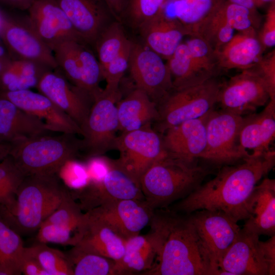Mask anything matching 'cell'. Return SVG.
<instances>
[{
  "label": "cell",
  "instance_id": "6da1fadb",
  "mask_svg": "<svg viewBox=\"0 0 275 275\" xmlns=\"http://www.w3.org/2000/svg\"><path fill=\"white\" fill-rule=\"evenodd\" d=\"M242 161L237 165L223 167L213 179L169 208L184 214L203 209L216 210L237 222L245 221L255 186L274 166L275 152L269 150L260 155H251Z\"/></svg>",
  "mask_w": 275,
  "mask_h": 275
},
{
  "label": "cell",
  "instance_id": "7a4b0ae2",
  "mask_svg": "<svg viewBox=\"0 0 275 275\" xmlns=\"http://www.w3.org/2000/svg\"><path fill=\"white\" fill-rule=\"evenodd\" d=\"M157 244L152 268L145 275H209L188 214L169 207L154 210L149 224Z\"/></svg>",
  "mask_w": 275,
  "mask_h": 275
},
{
  "label": "cell",
  "instance_id": "3957f363",
  "mask_svg": "<svg viewBox=\"0 0 275 275\" xmlns=\"http://www.w3.org/2000/svg\"><path fill=\"white\" fill-rule=\"evenodd\" d=\"M210 172L198 164V158L184 159L166 151L144 173L140 184L152 209L165 208L188 196Z\"/></svg>",
  "mask_w": 275,
  "mask_h": 275
},
{
  "label": "cell",
  "instance_id": "277c9868",
  "mask_svg": "<svg viewBox=\"0 0 275 275\" xmlns=\"http://www.w3.org/2000/svg\"><path fill=\"white\" fill-rule=\"evenodd\" d=\"M66 189L57 174L26 176L14 205H0V216L20 235L31 233L57 209Z\"/></svg>",
  "mask_w": 275,
  "mask_h": 275
},
{
  "label": "cell",
  "instance_id": "5b68a950",
  "mask_svg": "<svg viewBox=\"0 0 275 275\" xmlns=\"http://www.w3.org/2000/svg\"><path fill=\"white\" fill-rule=\"evenodd\" d=\"M60 133L12 143L10 154L25 176L57 174L68 161L80 154V140Z\"/></svg>",
  "mask_w": 275,
  "mask_h": 275
},
{
  "label": "cell",
  "instance_id": "8992f818",
  "mask_svg": "<svg viewBox=\"0 0 275 275\" xmlns=\"http://www.w3.org/2000/svg\"><path fill=\"white\" fill-rule=\"evenodd\" d=\"M222 86L215 77L194 86L174 89L158 105L157 132L201 118L213 109Z\"/></svg>",
  "mask_w": 275,
  "mask_h": 275
},
{
  "label": "cell",
  "instance_id": "52a82bcc",
  "mask_svg": "<svg viewBox=\"0 0 275 275\" xmlns=\"http://www.w3.org/2000/svg\"><path fill=\"white\" fill-rule=\"evenodd\" d=\"M188 214L209 275H219L222 260L241 229L238 222L216 210L203 209Z\"/></svg>",
  "mask_w": 275,
  "mask_h": 275
},
{
  "label": "cell",
  "instance_id": "ba28073f",
  "mask_svg": "<svg viewBox=\"0 0 275 275\" xmlns=\"http://www.w3.org/2000/svg\"><path fill=\"white\" fill-rule=\"evenodd\" d=\"M120 90L103 89L95 99L89 114L81 127L80 154L88 158L102 156L114 149L118 130L117 107L121 99Z\"/></svg>",
  "mask_w": 275,
  "mask_h": 275
},
{
  "label": "cell",
  "instance_id": "9c48e42d",
  "mask_svg": "<svg viewBox=\"0 0 275 275\" xmlns=\"http://www.w3.org/2000/svg\"><path fill=\"white\" fill-rule=\"evenodd\" d=\"M259 236L240 229L222 260L219 275L275 274V235L265 241Z\"/></svg>",
  "mask_w": 275,
  "mask_h": 275
},
{
  "label": "cell",
  "instance_id": "30bf717a",
  "mask_svg": "<svg viewBox=\"0 0 275 275\" xmlns=\"http://www.w3.org/2000/svg\"><path fill=\"white\" fill-rule=\"evenodd\" d=\"M242 121V116L211 110L206 120L205 148L199 158L215 164L228 165L250 156L239 145Z\"/></svg>",
  "mask_w": 275,
  "mask_h": 275
},
{
  "label": "cell",
  "instance_id": "8fae6325",
  "mask_svg": "<svg viewBox=\"0 0 275 275\" xmlns=\"http://www.w3.org/2000/svg\"><path fill=\"white\" fill-rule=\"evenodd\" d=\"M52 52L59 70L94 101L103 91L99 84L103 78L99 62L89 45L68 41L57 45Z\"/></svg>",
  "mask_w": 275,
  "mask_h": 275
},
{
  "label": "cell",
  "instance_id": "7c38bea8",
  "mask_svg": "<svg viewBox=\"0 0 275 275\" xmlns=\"http://www.w3.org/2000/svg\"><path fill=\"white\" fill-rule=\"evenodd\" d=\"M151 123L117 136L114 149L119 151L117 163L140 182L144 173L165 151L162 138Z\"/></svg>",
  "mask_w": 275,
  "mask_h": 275
},
{
  "label": "cell",
  "instance_id": "4fadbf2b",
  "mask_svg": "<svg viewBox=\"0 0 275 275\" xmlns=\"http://www.w3.org/2000/svg\"><path fill=\"white\" fill-rule=\"evenodd\" d=\"M128 68L136 88L144 92L157 106L174 90L167 64L143 44L132 41Z\"/></svg>",
  "mask_w": 275,
  "mask_h": 275
},
{
  "label": "cell",
  "instance_id": "5bb4252c",
  "mask_svg": "<svg viewBox=\"0 0 275 275\" xmlns=\"http://www.w3.org/2000/svg\"><path fill=\"white\" fill-rule=\"evenodd\" d=\"M270 99L266 82L253 67L242 70L222 84L217 103L223 111L242 116L254 113Z\"/></svg>",
  "mask_w": 275,
  "mask_h": 275
},
{
  "label": "cell",
  "instance_id": "9a60e30c",
  "mask_svg": "<svg viewBox=\"0 0 275 275\" xmlns=\"http://www.w3.org/2000/svg\"><path fill=\"white\" fill-rule=\"evenodd\" d=\"M85 212L108 203L126 199H145L140 182L112 160L110 169L102 180L91 182L84 188L70 192Z\"/></svg>",
  "mask_w": 275,
  "mask_h": 275
},
{
  "label": "cell",
  "instance_id": "2e32d148",
  "mask_svg": "<svg viewBox=\"0 0 275 275\" xmlns=\"http://www.w3.org/2000/svg\"><path fill=\"white\" fill-rule=\"evenodd\" d=\"M0 35L13 59L58 68L52 51L42 41L28 21L4 19L0 21Z\"/></svg>",
  "mask_w": 275,
  "mask_h": 275
},
{
  "label": "cell",
  "instance_id": "e0dca14e",
  "mask_svg": "<svg viewBox=\"0 0 275 275\" xmlns=\"http://www.w3.org/2000/svg\"><path fill=\"white\" fill-rule=\"evenodd\" d=\"M36 88L81 128L94 101L89 94L70 82L58 68L45 72Z\"/></svg>",
  "mask_w": 275,
  "mask_h": 275
},
{
  "label": "cell",
  "instance_id": "ac0fdd59",
  "mask_svg": "<svg viewBox=\"0 0 275 275\" xmlns=\"http://www.w3.org/2000/svg\"><path fill=\"white\" fill-rule=\"evenodd\" d=\"M28 11L29 23L52 51L65 41L87 44L56 0H35Z\"/></svg>",
  "mask_w": 275,
  "mask_h": 275
},
{
  "label": "cell",
  "instance_id": "d6986e66",
  "mask_svg": "<svg viewBox=\"0 0 275 275\" xmlns=\"http://www.w3.org/2000/svg\"><path fill=\"white\" fill-rule=\"evenodd\" d=\"M84 41L94 47L103 32L115 20L104 0H56Z\"/></svg>",
  "mask_w": 275,
  "mask_h": 275
},
{
  "label": "cell",
  "instance_id": "ffe728a7",
  "mask_svg": "<svg viewBox=\"0 0 275 275\" xmlns=\"http://www.w3.org/2000/svg\"><path fill=\"white\" fill-rule=\"evenodd\" d=\"M127 240L140 234L149 225L154 210L145 199H126L108 203L89 210Z\"/></svg>",
  "mask_w": 275,
  "mask_h": 275
},
{
  "label": "cell",
  "instance_id": "44dd1931",
  "mask_svg": "<svg viewBox=\"0 0 275 275\" xmlns=\"http://www.w3.org/2000/svg\"><path fill=\"white\" fill-rule=\"evenodd\" d=\"M7 98L25 112L42 119L55 133L82 134L80 127L65 112L43 94L30 89L14 91H0Z\"/></svg>",
  "mask_w": 275,
  "mask_h": 275
},
{
  "label": "cell",
  "instance_id": "7402d4cb",
  "mask_svg": "<svg viewBox=\"0 0 275 275\" xmlns=\"http://www.w3.org/2000/svg\"><path fill=\"white\" fill-rule=\"evenodd\" d=\"M126 241L104 221L88 211L78 228L74 245L117 262L124 254Z\"/></svg>",
  "mask_w": 275,
  "mask_h": 275
},
{
  "label": "cell",
  "instance_id": "603a6c76",
  "mask_svg": "<svg viewBox=\"0 0 275 275\" xmlns=\"http://www.w3.org/2000/svg\"><path fill=\"white\" fill-rule=\"evenodd\" d=\"M54 133L42 119L0 96V140L12 143Z\"/></svg>",
  "mask_w": 275,
  "mask_h": 275
},
{
  "label": "cell",
  "instance_id": "cb8c5ba5",
  "mask_svg": "<svg viewBox=\"0 0 275 275\" xmlns=\"http://www.w3.org/2000/svg\"><path fill=\"white\" fill-rule=\"evenodd\" d=\"M208 114L168 129L162 137L165 150L184 159L199 158L206 146L205 124Z\"/></svg>",
  "mask_w": 275,
  "mask_h": 275
},
{
  "label": "cell",
  "instance_id": "d4e9b609",
  "mask_svg": "<svg viewBox=\"0 0 275 275\" xmlns=\"http://www.w3.org/2000/svg\"><path fill=\"white\" fill-rule=\"evenodd\" d=\"M138 31L143 44L166 60L182 42L183 38L189 36L180 22L163 12L142 25Z\"/></svg>",
  "mask_w": 275,
  "mask_h": 275
},
{
  "label": "cell",
  "instance_id": "484cf974",
  "mask_svg": "<svg viewBox=\"0 0 275 275\" xmlns=\"http://www.w3.org/2000/svg\"><path fill=\"white\" fill-rule=\"evenodd\" d=\"M275 136V100L268 101L258 114L243 117L239 133L242 150L251 155H258L269 150V145Z\"/></svg>",
  "mask_w": 275,
  "mask_h": 275
},
{
  "label": "cell",
  "instance_id": "4316f807",
  "mask_svg": "<svg viewBox=\"0 0 275 275\" xmlns=\"http://www.w3.org/2000/svg\"><path fill=\"white\" fill-rule=\"evenodd\" d=\"M249 232L268 236L275 235V180L264 178L251 196L249 216L242 228Z\"/></svg>",
  "mask_w": 275,
  "mask_h": 275
},
{
  "label": "cell",
  "instance_id": "83f0119b",
  "mask_svg": "<svg viewBox=\"0 0 275 275\" xmlns=\"http://www.w3.org/2000/svg\"><path fill=\"white\" fill-rule=\"evenodd\" d=\"M264 49L257 31H251L234 35L215 53L221 70H243L254 67Z\"/></svg>",
  "mask_w": 275,
  "mask_h": 275
},
{
  "label": "cell",
  "instance_id": "f1b7e54d",
  "mask_svg": "<svg viewBox=\"0 0 275 275\" xmlns=\"http://www.w3.org/2000/svg\"><path fill=\"white\" fill-rule=\"evenodd\" d=\"M157 248L156 237L151 231L128 238L122 257L115 263V275L144 274L153 266Z\"/></svg>",
  "mask_w": 275,
  "mask_h": 275
},
{
  "label": "cell",
  "instance_id": "f546056e",
  "mask_svg": "<svg viewBox=\"0 0 275 275\" xmlns=\"http://www.w3.org/2000/svg\"><path fill=\"white\" fill-rule=\"evenodd\" d=\"M118 130L125 132L138 129L156 121L159 118L157 104L141 90L135 88L117 103Z\"/></svg>",
  "mask_w": 275,
  "mask_h": 275
},
{
  "label": "cell",
  "instance_id": "4dcf8cb0",
  "mask_svg": "<svg viewBox=\"0 0 275 275\" xmlns=\"http://www.w3.org/2000/svg\"><path fill=\"white\" fill-rule=\"evenodd\" d=\"M223 0H166L163 13L177 20L189 36L195 35L201 24L218 8Z\"/></svg>",
  "mask_w": 275,
  "mask_h": 275
},
{
  "label": "cell",
  "instance_id": "1f68e13d",
  "mask_svg": "<svg viewBox=\"0 0 275 275\" xmlns=\"http://www.w3.org/2000/svg\"><path fill=\"white\" fill-rule=\"evenodd\" d=\"M51 70L34 62L11 60L0 75V91H14L36 88L43 74Z\"/></svg>",
  "mask_w": 275,
  "mask_h": 275
},
{
  "label": "cell",
  "instance_id": "d6a6232c",
  "mask_svg": "<svg viewBox=\"0 0 275 275\" xmlns=\"http://www.w3.org/2000/svg\"><path fill=\"white\" fill-rule=\"evenodd\" d=\"M167 60L174 89L196 86L212 78L196 66L185 42H182Z\"/></svg>",
  "mask_w": 275,
  "mask_h": 275
},
{
  "label": "cell",
  "instance_id": "836d02e7",
  "mask_svg": "<svg viewBox=\"0 0 275 275\" xmlns=\"http://www.w3.org/2000/svg\"><path fill=\"white\" fill-rule=\"evenodd\" d=\"M25 246L20 235L0 216V265L10 275H20Z\"/></svg>",
  "mask_w": 275,
  "mask_h": 275
},
{
  "label": "cell",
  "instance_id": "e575fe53",
  "mask_svg": "<svg viewBox=\"0 0 275 275\" xmlns=\"http://www.w3.org/2000/svg\"><path fill=\"white\" fill-rule=\"evenodd\" d=\"M66 255L72 266L73 275H115L113 260L72 246Z\"/></svg>",
  "mask_w": 275,
  "mask_h": 275
},
{
  "label": "cell",
  "instance_id": "d590c367",
  "mask_svg": "<svg viewBox=\"0 0 275 275\" xmlns=\"http://www.w3.org/2000/svg\"><path fill=\"white\" fill-rule=\"evenodd\" d=\"M67 189L57 209L43 222L51 225L59 231L74 239L84 213Z\"/></svg>",
  "mask_w": 275,
  "mask_h": 275
},
{
  "label": "cell",
  "instance_id": "8d00e7d4",
  "mask_svg": "<svg viewBox=\"0 0 275 275\" xmlns=\"http://www.w3.org/2000/svg\"><path fill=\"white\" fill-rule=\"evenodd\" d=\"M130 41L122 23L117 20L113 21L101 34L94 46L101 69L118 56Z\"/></svg>",
  "mask_w": 275,
  "mask_h": 275
},
{
  "label": "cell",
  "instance_id": "74e56055",
  "mask_svg": "<svg viewBox=\"0 0 275 275\" xmlns=\"http://www.w3.org/2000/svg\"><path fill=\"white\" fill-rule=\"evenodd\" d=\"M219 6L201 24L194 35L206 41L215 51L219 50L234 35V30L227 21Z\"/></svg>",
  "mask_w": 275,
  "mask_h": 275
},
{
  "label": "cell",
  "instance_id": "f35d334b",
  "mask_svg": "<svg viewBox=\"0 0 275 275\" xmlns=\"http://www.w3.org/2000/svg\"><path fill=\"white\" fill-rule=\"evenodd\" d=\"M27 252L36 259L48 275H73L72 266L66 254L38 242Z\"/></svg>",
  "mask_w": 275,
  "mask_h": 275
},
{
  "label": "cell",
  "instance_id": "ab89813d",
  "mask_svg": "<svg viewBox=\"0 0 275 275\" xmlns=\"http://www.w3.org/2000/svg\"><path fill=\"white\" fill-rule=\"evenodd\" d=\"M25 176L10 154L0 161L1 206L9 208L14 205L17 189Z\"/></svg>",
  "mask_w": 275,
  "mask_h": 275
},
{
  "label": "cell",
  "instance_id": "60d3db41",
  "mask_svg": "<svg viewBox=\"0 0 275 275\" xmlns=\"http://www.w3.org/2000/svg\"><path fill=\"white\" fill-rule=\"evenodd\" d=\"M166 0H127L122 23L126 22L138 30L142 25L163 12Z\"/></svg>",
  "mask_w": 275,
  "mask_h": 275
},
{
  "label": "cell",
  "instance_id": "b9f144b4",
  "mask_svg": "<svg viewBox=\"0 0 275 275\" xmlns=\"http://www.w3.org/2000/svg\"><path fill=\"white\" fill-rule=\"evenodd\" d=\"M186 43L196 66L211 78L220 71L215 50L204 39L197 35L190 36Z\"/></svg>",
  "mask_w": 275,
  "mask_h": 275
},
{
  "label": "cell",
  "instance_id": "7bdbcfd3",
  "mask_svg": "<svg viewBox=\"0 0 275 275\" xmlns=\"http://www.w3.org/2000/svg\"><path fill=\"white\" fill-rule=\"evenodd\" d=\"M220 8L229 25L239 32L257 31L260 18L257 11L223 0Z\"/></svg>",
  "mask_w": 275,
  "mask_h": 275
},
{
  "label": "cell",
  "instance_id": "ee69618b",
  "mask_svg": "<svg viewBox=\"0 0 275 275\" xmlns=\"http://www.w3.org/2000/svg\"><path fill=\"white\" fill-rule=\"evenodd\" d=\"M132 41L115 59L101 69L102 76L106 82L105 89L119 90L120 82L125 71L128 68Z\"/></svg>",
  "mask_w": 275,
  "mask_h": 275
},
{
  "label": "cell",
  "instance_id": "f6af8a7d",
  "mask_svg": "<svg viewBox=\"0 0 275 275\" xmlns=\"http://www.w3.org/2000/svg\"><path fill=\"white\" fill-rule=\"evenodd\" d=\"M57 175L67 188L78 191L90 183V178L85 163L75 159L67 161L60 169Z\"/></svg>",
  "mask_w": 275,
  "mask_h": 275
},
{
  "label": "cell",
  "instance_id": "bcb514c9",
  "mask_svg": "<svg viewBox=\"0 0 275 275\" xmlns=\"http://www.w3.org/2000/svg\"><path fill=\"white\" fill-rule=\"evenodd\" d=\"M266 82L270 99L275 100V50L262 56L254 67Z\"/></svg>",
  "mask_w": 275,
  "mask_h": 275
},
{
  "label": "cell",
  "instance_id": "7dc6e473",
  "mask_svg": "<svg viewBox=\"0 0 275 275\" xmlns=\"http://www.w3.org/2000/svg\"><path fill=\"white\" fill-rule=\"evenodd\" d=\"M258 38L264 49L275 45V1L270 3Z\"/></svg>",
  "mask_w": 275,
  "mask_h": 275
},
{
  "label": "cell",
  "instance_id": "c3c4849f",
  "mask_svg": "<svg viewBox=\"0 0 275 275\" xmlns=\"http://www.w3.org/2000/svg\"><path fill=\"white\" fill-rule=\"evenodd\" d=\"M112 159L102 156L89 158L85 163L90 178V183L97 182L103 179L108 172Z\"/></svg>",
  "mask_w": 275,
  "mask_h": 275
},
{
  "label": "cell",
  "instance_id": "681fc988",
  "mask_svg": "<svg viewBox=\"0 0 275 275\" xmlns=\"http://www.w3.org/2000/svg\"><path fill=\"white\" fill-rule=\"evenodd\" d=\"M21 273L25 275H48L36 259L27 252L25 247L21 265Z\"/></svg>",
  "mask_w": 275,
  "mask_h": 275
},
{
  "label": "cell",
  "instance_id": "f907efd6",
  "mask_svg": "<svg viewBox=\"0 0 275 275\" xmlns=\"http://www.w3.org/2000/svg\"><path fill=\"white\" fill-rule=\"evenodd\" d=\"M104 1L108 6L115 19L122 23L127 0H104Z\"/></svg>",
  "mask_w": 275,
  "mask_h": 275
},
{
  "label": "cell",
  "instance_id": "816d5d0a",
  "mask_svg": "<svg viewBox=\"0 0 275 275\" xmlns=\"http://www.w3.org/2000/svg\"><path fill=\"white\" fill-rule=\"evenodd\" d=\"M35 0H0V3L21 11L28 10Z\"/></svg>",
  "mask_w": 275,
  "mask_h": 275
},
{
  "label": "cell",
  "instance_id": "f5cc1de1",
  "mask_svg": "<svg viewBox=\"0 0 275 275\" xmlns=\"http://www.w3.org/2000/svg\"><path fill=\"white\" fill-rule=\"evenodd\" d=\"M229 2L257 11L259 7V0H227Z\"/></svg>",
  "mask_w": 275,
  "mask_h": 275
},
{
  "label": "cell",
  "instance_id": "db71d44e",
  "mask_svg": "<svg viewBox=\"0 0 275 275\" xmlns=\"http://www.w3.org/2000/svg\"><path fill=\"white\" fill-rule=\"evenodd\" d=\"M12 143L0 140V161L10 154Z\"/></svg>",
  "mask_w": 275,
  "mask_h": 275
},
{
  "label": "cell",
  "instance_id": "11a10c76",
  "mask_svg": "<svg viewBox=\"0 0 275 275\" xmlns=\"http://www.w3.org/2000/svg\"><path fill=\"white\" fill-rule=\"evenodd\" d=\"M275 0H259V7H261L267 3H271Z\"/></svg>",
  "mask_w": 275,
  "mask_h": 275
},
{
  "label": "cell",
  "instance_id": "9f6ffc18",
  "mask_svg": "<svg viewBox=\"0 0 275 275\" xmlns=\"http://www.w3.org/2000/svg\"><path fill=\"white\" fill-rule=\"evenodd\" d=\"M0 275H10L9 273L0 265Z\"/></svg>",
  "mask_w": 275,
  "mask_h": 275
},
{
  "label": "cell",
  "instance_id": "6f0895ef",
  "mask_svg": "<svg viewBox=\"0 0 275 275\" xmlns=\"http://www.w3.org/2000/svg\"></svg>",
  "mask_w": 275,
  "mask_h": 275
}]
</instances>
